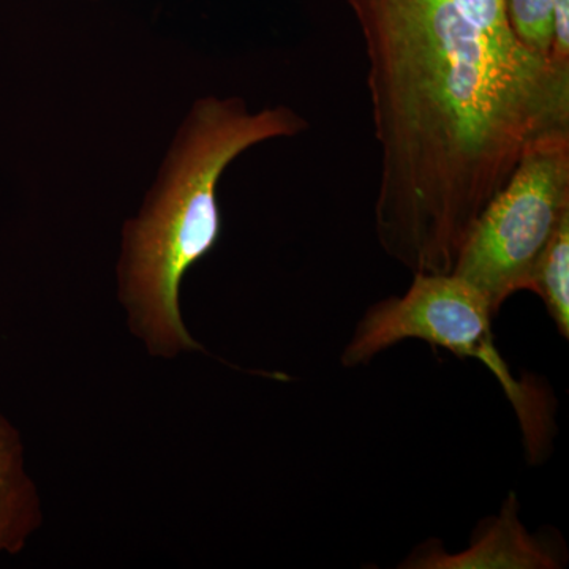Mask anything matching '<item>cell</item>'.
Segmentation results:
<instances>
[{"mask_svg":"<svg viewBox=\"0 0 569 569\" xmlns=\"http://www.w3.org/2000/svg\"><path fill=\"white\" fill-rule=\"evenodd\" d=\"M306 129L291 108L253 112L238 97H206L186 116L140 212L123 230L119 290L130 325L153 355L197 348L183 326L179 290L219 241L217 187L224 170L247 149Z\"/></svg>","mask_w":569,"mask_h":569,"instance_id":"obj_1","label":"cell"},{"mask_svg":"<svg viewBox=\"0 0 569 569\" xmlns=\"http://www.w3.org/2000/svg\"><path fill=\"white\" fill-rule=\"evenodd\" d=\"M485 296L456 274H413L407 293L367 310L343 350L342 365H367L381 351L422 340L460 359H477L492 372L515 407L529 452L541 451L550 437L548 400L537 388L516 380L493 342L492 318Z\"/></svg>","mask_w":569,"mask_h":569,"instance_id":"obj_2","label":"cell"},{"mask_svg":"<svg viewBox=\"0 0 569 569\" xmlns=\"http://www.w3.org/2000/svg\"><path fill=\"white\" fill-rule=\"evenodd\" d=\"M569 217V130L527 146L511 178L471 227L452 274L485 296L497 316L519 291H529L539 258Z\"/></svg>","mask_w":569,"mask_h":569,"instance_id":"obj_3","label":"cell"},{"mask_svg":"<svg viewBox=\"0 0 569 569\" xmlns=\"http://www.w3.org/2000/svg\"><path fill=\"white\" fill-rule=\"evenodd\" d=\"M563 552L548 538L530 535L518 515L515 493L501 507L500 516L489 519L478 530L470 548L448 553L433 541L415 550L413 557L402 565L411 569H553L563 567Z\"/></svg>","mask_w":569,"mask_h":569,"instance_id":"obj_4","label":"cell"},{"mask_svg":"<svg viewBox=\"0 0 569 569\" xmlns=\"http://www.w3.org/2000/svg\"><path fill=\"white\" fill-rule=\"evenodd\" d=\"M40 522V500L26 473L20 437L0 413V556L20 552Z\"/></svg>","mask_w":569,"mask_h":569,"instance_id":"obj_5","label":"cell"},{"mask_svg":"<svg viewBox=\"0 0 569 569\" xmlns=\"http://www.w3.org/2000/svg\"><path fill=\"white\" fill-rule=\"evenodd\" d=\"M529 291L537 293L545 302L560 336L569 337V217L549 242L539 258Z\"/></svg>","mask_w":569,"mask_h":569,"instance_id":"obj_6","label":"cell"},{"mask_svg":"<svg viewBox=\"0 0 569 569\" xmlns=\"http://www.w3.org/2000/svg\"><path fill=\"white\" fill-rule=\"evenodd\" d=\"M553 0H505L512 31L535 54L548 59L552 44Z\"/></svg>","mask_w":569,"mask_h":569,"instance_id":"obj_7","label":"cell"},{"mask_svg":"<svg viewBox=\"0 0 569 569\" xmlns=\"http://www.w3.org/2000/svg\"><path fill=\"white\" fill-rule=\"evenodd\" d=\"M549 61L569 70V0H553Z\"/></svg>","mask_w":569,"mask_h":569,"instance_id":"obj_8","label":"cell"}]
</instances>
